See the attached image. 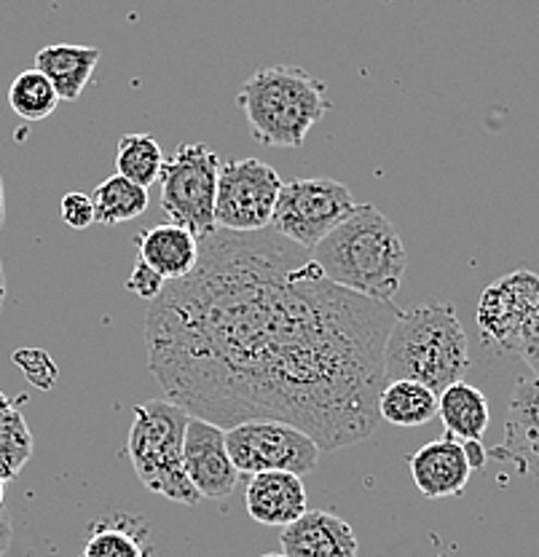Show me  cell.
<instances>
[{
    "mask_svg": "<svg viewBox=\"0 0 539 557\" xmlns=\"http://www.w3.org/2000/svg\"><path fill=\"white\" fill-rule=\"evenodd\" d=\"M408 463L414 485L419 487L425 498L460 496V493H465L469 474H473L465 448H462L460 440L449 437V434L421 445L408 458Z\"/></svg>",
    "mask_w": 539,
    "mask_h": 557,
    "instance_id": "14",
    "label": "cell"
},
{
    "mask_svg": "<svg viewBox=\"0 0 539 557\" xmlns=\"http://www.w3.org/2000/svg\"><path fill=\"white\" fill-rule=\"evenodd\" d=\"M311 258L333 284L381 304H392L408 269L397 228L373 205H357L311 249Z\"/></svg>",
    "mask_w": 539,
    "mask_h": 557,
    "instance_id": "2",
    "label": "cell"
},
{
    "mask_svg": "<svg viewBox=\"0 0 539 557\" xmlns=\"http://www.w3.org/2000/svg\"><path fill=\"white\" fill-rule=\"evenodd\" d=\"M3 498H5V483L0 480V512H3Z\"/></svg>",
    "mask_w": 539,
    "mask_h": 557,
    "instance_id": "34",
    "label": "cell"
},
{
    "mask_svg": "<svg viewBox=\"0 0 539 557\" xmlns=\"http://www.w3.org/2000/svg\"><path fill=\"white\" fill-rule=\"evenodd\" d=\"M183 472L199 498H229L240 483L234 461L225 450V429L191 418L183 440Z\"/></svg>",
    "mask_w": 539,
    "mask_h": 557,
    "instance_id": "11",
    "label": "cell"
},
{
    "mask_svg": "<svg viewBox=\"0 0 539 557\" xmlns=\"http://www.w3.org/2000/svg\"><path fill=\"white\" fill-rule=\"evenodd\" d=\"M489 458L513 463L518 474L539 480V379H520L513 386L504 416V440Z\"/></svg>",
    "mask_w": 539,
    "mask_h": 557,
    "instance_id": "12",
    "label": "cell"
},
{
    "mask_svg": "<svg viewBox=\"0 0 539 557\" xmlns=\"http://www.w3.org/2000/svg\"><path fill=\"white\" fill-rule=\"evenodd\" d=\"M438 557H449V555H438Z\"/></svg>",
    "mask_w": 539,
    "mask_h": 557,
    "instance_id": "36",
    "label": "cell"
},
{
    "mask_svg": "<svg viewBox=\"0 0 539 557\" xmlns=\"http://www.w3.org/2000/svg\"><path fill=\"white\" fill-rule=\"evenodd\" d=\"M5 293H9V284H5V271H3V263H0V311H3Z\"/></svg>",
    "mask_w": 539,
    "mask_h": 557,
    "instance_id": "31",
    "label": "cell"
},
{
    "mask_svg": "<svg viewBox=\"0 0 539 557\" xmlns=\"http://www.w3.org/2000/svg\"><path fill=\"white\" fill-rule=\"evenodd\" d=\"M381 421L400 429H416L438 416V392L416 381H390L376 399Z\"/></svg>",
    "mask_w": 539,
    "mask_h": 557,
    "instance_id": "19",
    "label": "cell"
},
{
    "mask_svg": "<svg viewBox=\"0 0 539 557\" xmlns=\"http://www.w3.org/2000/svg\"><path fill=\"white\" fill-rule=\"evenodd\" d=\"M97 65H100V49L95 46L51 44L36 54V70L51 81L60 102L78 100Z\"/></svg>",
    "mask_w": 539,
    "mask_h": 557,
    "instance_id": "17",
    "label": "cell"
},
{
    "mask_svg": "<svg viewBox=\"0 0 539 557\" xmlns=\"http://www.w3.org/2000/svg\"><path fill=\"white\" fill-rule=\"evenodd\" d=\"M438 416L449 437L460 440V443L480 440L491 421L489 399L473 383L456 381L438 394Z\"/></svg>",
    "mask_w": 539,
    "mask_h": 557,
    "instance_id": "18",
    "label": "cell"
},
{
    "mask_svg": "<svg viewBox=\"0 0 539 557\" xmlns=\"http://www.w3.org/2000/svg\"><path fill=\"white\" fill-rule=\"evenodd\" d=\"M462 448H465V456L469 461V469H483L486 461H489V453H486L483 445H480V440H467V443H462Z\"/></svg>",
    "mask_w": 539,
    "mask_h": 557,
    "instance_id": "29",
    "label": "cell"
},
{
    "mask_svg": "<svg viewBox=\"0 0 539 557\" xmlns=\"http://www.w3.org/2000/svg\"><path fill=\"white\" fill-rule=\"evenodd\" d=\"M469 370L467 333L460 313L445 300H430L400 311L384 344V375L390 381H416L443 392Z\"/></svg>",
    "mask_w": 539,
    "mask_h": 557,
    "instance_id": "3",
    "label": "cell"
},
{
    "mask_svg": "<svg viewBox=\"0 0 539 557\" xmlns=\"http://www.w3.org/2000/svg\"><path fill=\"white\" fill-rule=\"evenodd\" d=\"M225 450L236 472H293L311 474L320 463V445L301 429L282 421H245L225 429Z\"/></svg>",
    "mask_w": 539,
    "mask_h": 557,
    "instance_id": "8",
    "label": "cell"
},
{
    "mask_svg": "<svg viewBox=\"0 0 539 557\" xmlns=\"http://www.w3.org/2000/svg\"><path fill=\"white\" fill-rule=\"evenodd\" d=\"M11 536H14V531H11V520L9 515L0 512V557L9 553L11 547Z\"/></svg>",
    "mask_w": 539,
    "mask_h": 557,
    "instance_id": "30",
    "label": "cell"
},
{
    "mask_svg": "<svg viewBox=\"0 0 539 557\" xmlns=\"http://www.w3.org/2000/svg\"><path fill=\"white\" fill-rule=\"evenodd\" d=\"M285 557H357L359 542L355 528L344 518L324 509H306L298 520L282 528Z\"/></svg>",
    "mask_w": 539,
    "mask_h": 557,
    "instance_id": "13",
    "label": "cell"
},
{
    "mask_svg": "<svg viewBox=\"0 0 539 557\" xmlns=\"http://www.w3.org/2000/svg\"><path fill=\"white\" fill-rule=\"evenodd\" d=\"M397 317L330 282L277 231H216L196 269L150 300L143 333L150 375L191 418L282 421L341 450L373 434Z\"/></svg>",
    "mask_w": 539,
    "mask_h": 557,
    "instance_id": "1",
    "label": "cell"
},
{
    "mask_svg": "<svg viewBox=\"0 0 539 557\" xmlns=\"http://www.w3.org/2000/svg\"><path fill=\"white\" fill-rule=\"evenodd\" d=\"M25 403L27 397L22 394L9 408L0 410V480L3 483L20 478V472L27 467L33 450H36V440H33L30 426L20 410V405Z\"/></svg>",
    "mask_w": 539,
    "mask_h": 557,
    "instance_id": "21",
    "label": "cell"
},
{
    "mask_svg": "<svg viewBox=\"0 0 539 557\" xmlns=\"http://www.w3.org/2000/svg\"><path fill=\"white\" fill-rule=\"evenodd\" d=\"M95 220L102 225H121L137 220L148 209V188L113 174L91 190Z\"/></svg>",
    "mask_w": 539,
    "mask_h": 557,
    "instance_id": "20",
    "label": "cell"
},
{
    "mask_svg": "<svg viewBox=\"0 0 539 557\" xmlns=\"http://www.w3.org/2000/svg\"><path fill=\"white\" fill-rule=\"evenodd\" d=\"M14 364L40 392H49L60 379V368L44 348H20V351H14Z\"/></svg>",
    "mask_w": 539,
    "mask_h": 557,
    "instance_id": "25",
    "label": "cell"
},
{
    "mask_svg": "<svg viewBox=\"0 0 539 557\" xmlns=\"http://www.w3.org/2000/svg\"><path fill=\"white\" fill-rule=\"evenodd\" d=\"M475 319L486 344L520 354L539 324V276L535 271H513L491 282L480 295Z\"/></svg>",
    "mask_w": 539,
    "mask_h": 557,
    "instance_id": "10",
    "label": "cell"
},
{
    "mask_svg": "<svg viewBox=\"0 0 539 557\" xmlns=\"http://www.w3.org/2000/svg\"><path fill=\"white\" fill-rule=\"evenodd\" d=\"M126 287L132 289V293L137 295V298L143 300H156L161 295V289L167 287V278L161 274H156L154 269H150L148 263H143V260H137L135 269H132L130 278H126Z\"/></svg>",
    "mask_w": 539,
    "mask_h": 557,
    "instance_id": "27",
    "label": "cell"
},
{
    "mask_svg": "<svg viewBox=\"0 0 539 557\" xmlns=\"http://www.w3.org/2000/svg\"><path fill=\"white\" fill-rule=\"evenodd\" d=\"M220 159L207 143H183L161 166V209L170 223L196 239L216 234V194Z\"/></svg>",
    "mask_w": 539,
    "mask_h": 557,
    "instance_id": "6",
    "label": "cell"
},
{
    "mask_svg": "<svg viewBox=\"0 0 539 557\" xmlns=\"http://www.w3.org/2000/svg\"><path fill=\"white\" fill-rule=\"evenodd\" d=\"M253 137L266 148H301L330 108L328 86L311 73L271 65L253 73L236 95Z\"/></svg>",
    "mask_w": 539,
    "mask_h": 557,
    "instance_id": "4",
    "label": "cell"
},
{
    "mask_svg": "<svg viewBox=\"0 0 539 557\" xmlns=\"http://www.w3.org/2000/svg\"><path fill=\"white\" fill-rule=\"evenodd\" d=\"M5 223V188H3V177H0V228Z\"/></svg>",
    "mask_w": 539,
    "mask_h": 557,
    "instance_id": "32",
    "label": "cell"
},
{
    "mask_svg": "<svg viewBox=\"0 0 539 557\" xmlns=\"http://www.w3.org/2000/svg\"><path fill=\"white\" fill-rule=\"evenodd\" d=\"M11 403H14V399H11V397H5V394L0 392V410H3V408H9Z\"/></svg>",
    "mask_w": 539,
    "mask_h": 557,
    "instance_id": "33",
    "label": "cell"
},
{
    "mask_svg": "<svg viewBox=\"0 0 539 557\" xmlns=\"http://www.w3.org/2000/svg\"><path fill=\"white\" fill-rule=\"evenodd\" d=\"M260 557H285V555H282V553H280V555H260Z\"/></svg>",
    "mask_w": 539,
    "mask_h": 557,
    "instance_id": "35",
    "label": "cell"
},
{
    "mask_svg": "<svg viewBox=\"0 0 539 557\" xmlns=\"http://www.w3.org/2000/svg\"><path fill=\"white\" fill-rule=\"evenodd\" d=\"M355 199L344 183L333 177H301L282 185L277 199L271 228L295 247L311 249L320 244L335 225L355 212Z\"/></svg>",
    "mask_w": 539,
    "mask_h": 557,
    "instance_id": "7",
    "label": "cell"
},
{
    "mask_svg": "<svg viewBox=\"0 0 539 557\" xmlns=\"http://www.w3.org/2000/svg\"><path fill=\"white\" fill-rule=\"evenodd\" d=\"M60 214H62V220H65V223L75 231H86L91 223H97L91 196L81 194V190H71V194L62 196Z\"/></svg>",
    "mask_w": 539,
    "mask_h": 557,
    "instance_id": "26",
    "label": "cell"
},
{
    "mask_svg": "<svg viewBox=\"0 0 539 557\" xmlns=\"http://www.w3.org/2000/svg\"><path fill=\"white\" fill-rule=\"evenodd\" d=\"M282 180L274 166L258 159H236L220 166L216 194V228L258 234L271 228Z\"/></svg>",
    "mask_w": 539,
    "mask_h": 557,
    "instance_id": "9",
    "label": "cell"
},
{
    "mask_svg": "<svg viewBox=\"0 0 539 557\" xmlns=\"http://www.w3.org/2000/svg\"><path fill=\"white\" fill-rule=\"evenodd\" d=\"M150 547L145 544L143 525L130 515L100 522L91 528L81 557H148Z\"/></svg>",
    "mask_w": 539,
    "mask_h": 557,
    "instance_id": "22",
    "label": "cell"
},
{
    "mask_svg": "<svg viewBox=\"0 0 539 557\" xmlns=\"http://www.w3.org/2000/svg\"><path fill=\"white\" fill-rule=\"evenodd\" d=\"M60 104L54 86L40 70H25L9 86V108L25 121H44Z\"/></svg>",
    "mask_w": 539,
    "mask_h": 557,
    "instance_id": "24",
    "label": "cell"
},
{
    "mask_svg": "<svg viewBox=\"0 0 539 557\" xmlns=\"http://www.w3.org/2000/svg\"><path fill=\"white\" fill-rule=\"evenodd\" d=\"M518 357L529 364L531 373H535V379H539V324H537L535 333L529 335V341H526L524 348H520Z\"/></svg>",
    "mask_w": 539,
    "mask_h": 557,
    "instance_id": "28",
    "label": "cell"
},
{
    "mask_svg": "<svg viewBox=\"0 0 539 557\" xmlns=\"http://www.w3.org/2000/svg\"><path fill=\"white\" fill-rule=\"evenodd\" d=\"M137 260L148 263L167 282L188 276L199 263V239L175 223H161L135 236Z\"/></svg>",
    "mask_w": 539,
    "mask_h": 557,
    "instance_id": "16",
    "label": "cell"
},
{
    "mask_svg": "<svg viewBox=\"0 0 539 557\" xmlns=\"http://www.w3.org/2000/svg\"><path fill=\"white\" fill-rule=\"evenodd\" d=\"M164 150L150 135L132 132L119 139V153H115V174L132 180V183L150 188L159 183L161 166H164Z\"/></svg>",
    "mask_w": 539,
    "mask_h": 557,
    "instance_id": "23",
    "label": "cell"
},
{
    "mask_svg": "<svg viewBox=\"0 0 539 557\" xmlns=\"http://www.w3.org/2000/svg\"><path fill=\"white\" fill-rule=\"evenodd\" d=\"M247 515L260 525L285 528L306 515L304 480L293 472H260L247 480Z\"/></svg>",
    "mask_w": 539,
    "mask_h": 557,
    "instance_id": "15",
    "label": "cell"
},
{
    "mask_svg": "<svg viewBox=\"0 0 539 557\" xmlns=\"http://www.w3.org/2000/svg\"><path fill=\"white\" fill-rule=\"evenodd\" d=\"M188 421L191 416L170 399H148L137 405L126 453L137 480L148 491L175 504L196 507L201 498L183 472V440Z\"/></svg>",
    "mask_w": 539,
    "mask_h": 557,
    "instance_id": "5",
    "label": "cell"
}]
</instances>
